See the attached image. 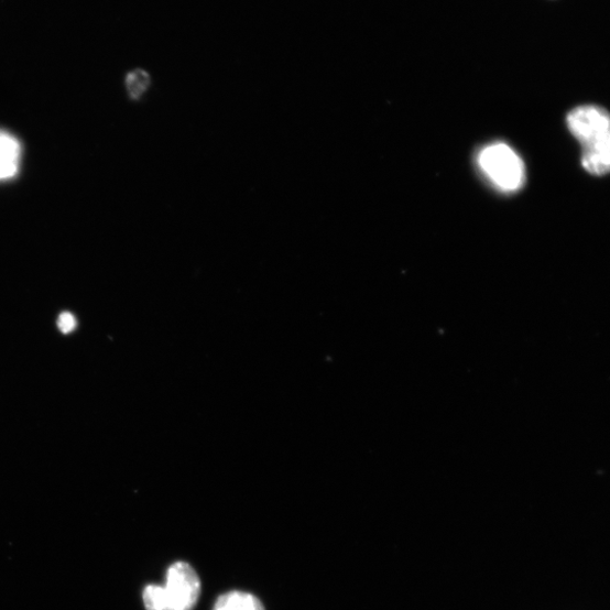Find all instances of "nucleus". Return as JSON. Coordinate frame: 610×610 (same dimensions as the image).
<instances>
[{
  "mask_svg": "<svg viewBox=\"0 0 610 610\" xmlns=\"http://www.w3.org/2000/svg\"><path fill=\"white\" fill-rule=\"evenodd\" d=\"M201 591L196 571L186 562L170 566L164 586L150 585L144 589L146 610H193Z\"/></svg>",
  "mask_w": 610,
  "mask_h": 610,
  "instance_id": "f03ea898",
  "label": "nucleus"
},
{
  "mask_svg": "<svg viewBox=\"0 0 610 610\" xmlns=\"http://www.w3.org/2000/svg\"><path fill=\"white\" fill-rule=\"evenodd\" d=\"M150 85V75L143 69H137L127 76V89L130 97L139 99Z\"/></svg>",
  "mask_w": 610,
  "mask_h": 610,
  "instance_id": "39448f33",
  "label": "nucleus"
},
{
  "mask_svg": "<svg viewBox=\"0 0 610 610\" xmlns=\"http://www.w3.org/2000/svg\"><path fill=\"white\" fill-rule=\"evenodd\" d=\"M213 610H265V608L253 595L232 591L217 599Z\"/></svg>",
  "mask_w": 610,
  "mask_h": 610,
  "instance_id": "20e7f679",
  "label": "nucleus"
},
{
  "mask_svg": "<svg viewBox=\"0 0 610 610\" xmlns=\"http://www.w3.org/2000/svg\"><path fill=\"white\" fill-rule=\"evenodd\" d=\"M609 123L608 113L596 106L579 107L568 116L569 129L584 148L582 165L595 176L609 171Z\"/></svg>",
  "mask_w": 610,
  "mask_h": 610,
  "instance_id": "f257e3e1",
  "label": "nucleus"
},
{
  "mask_svg": "<svg viewBox=\"0 0 610 610\" xmlns=\"http://www.w3.org/2000/svg\"><path fill=\"white\" fill-rule=\"evenodd\" d=\"M77 327V320L70 313H64L59 316L58 328L63 334H69Z\"/></svg>",
  "mask_w": 610,
  "mask_h": 610,
  "instance_id": "423d86ee",
  "label": "nucleus"
},
{
  "mask_svg": "<svg viewBox=\"0 0 610 610\" xmlns=\"http://www.w3.org/2000/svg\"><path fill=\"white\" fill-rule=\"evenodd\" d=\"M479 166L501 190H518L525 181V166L518 154L505 144H494L478 156Z\"/></svg>",
  "mask_w": 610,
  "mask_h": 610,
  "instance_id": "7ed1b4c3",
  "label": "nucleus"
}]
</instances>
